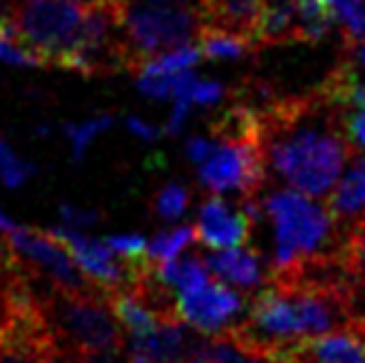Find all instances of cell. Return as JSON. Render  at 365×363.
Listing matches in <instances>:
<instances>
[{
    "label": "cell",
    "mask_w": 365,
    "mask_h": 363,
    "mask_svg": "<svg viewBox=\"0 0 365 363\" xmlns=\"http://www.w3.org/2000/svg\"><path fill=\"white\" fill-rule=\"evenodd\" d=\"M164 3H177V5H194L197 8L199 0H164Z\"/></svg>",
    "instance_id": "cell-37"
},
{
    "label": "cell",
    "mask_w": 365,
    "mask_h": 363,
    "mask_svg": "<svg viewBox=\"0 0 365 363\" xmlns=\"http://www.w3.org/2000/svg\"><path fill=\"white\" fill-rule=\"evenodd\" d=\"M298 40V13H296V0H269L264 10V18L256 30V48H266V45H284Z\"/></svg>",
    "instance_id": "cell-15"
},
{
    "label": "cell",
    "mask_w": 365,
    "mask_h": 363,
    "mask_svg": "<svg viewBox=\"0 0 365 363\" xmlns=\"http://www.w3.org/2000/svg\"><path fill=\"white\" fill-rule=\"evenodd\" d=\"M157 276L162 284H167L174 294H184V291L194 289V286L204 284L209 279V267L204 259L189 257L184 262L169 259V262L157 264Z\"/></svg>",
    "instance_id": "cell-17"
},
{
    "label": "cell",
    "mask_w": 365,
    "mask_h": 363,
    "mask_svg": "<svg viewBox=\"0 0 365 363\" xmlns=\"http://www.w3.org/2000/svg\"><path fill=\"white\" fill-rule=\"evenodd\" d=\"M341 122L353 150L365 152V85L353 95L348 105L341 107Z\"/></svg>",
    "instance_id": "cell-23"
},
{
    "label": "cell",
    "mask_w": 365,
    "mask_h": 363,
    "mask_svg": "<svg viewBox=\"0 0 365 363\" xmlns=\"http://www.w3.org/2000/svg\"><path fill=\"white\" fill-rule=\"evenodd\" d=\"M351 48H356V45H351ZM356 60L361 63V68H363V73H365V43H361L356 48Z\"/></svg>",
    "instance_id": "cell-35"
},
{
    "label": "cell",
    "mask_w": 365,
    "mask_h": 363,
    "mask_svg": "<svg viewBox=\"0 0 365 363\" xmlns=\"http://www.w3.org/2000/svg\"><path fill=\"white\" fill-rule=\"evenodd\" d=\"M35 172H38L35 165L23 162L18 155H15V150L8 145V142L0 140V182H3L5 187H10V189L20 187V184L28 182Z\"/></svg>",
    "instance_id": "cell-24"
},
{
    "label": "cell",
    "mask_w": 365,
    "mask_h": 363,
    "mask_svg": "<svg viewBox=\"0 0 365 363\" xmlns=\"http://www.w3.org/2000/svg\"><path fill=\"white\" fill-rule=\"evenodd\" d=\"M298 13V38L301 43H318L331 33L333 13L321 3V0H296Z\"/></svg>",
    "instance_id": "cell-18"
},
{
    "label": "cell",
    "mask_w": 365,
    "mask_h": 363,
    "mask_svg": "<svg viewBox=\"0 0 365 363\" xmlns=\"http://www.w3.org/2000/svg\"><path fill=\"white\" fill-rule=\"evenodd\" d=\"M13 227H15V222L3 212V209H0V237H5V234L13 232Z\"/></svg>",
    "instance_id": "cell-34"
},
{
    "label": "cell",
    "mask_w": 365,
    "mask_h": 363,
    "mask_svg": "<svg viewBox=\"0 0 365 363\" xmlns=\"http://www.w3.org/2000/svg\"><path fill=\"white\" fill-rule=\"evenodd\" d=\"M18 0H0V20H13Z\"/></svg>",
    "instance_id": "cell-33"
},
{
    "label": "cell",
    "mask_w": 365,
    "mask_h": 363,
    "mask_svg": "<svg viewBox=\"0 0 365 363\" xmlns=\"http://www.w3.org/2000/svg\"><path fill=\"white\" fill-rule=\"evenodd\" d=\"M189 202H192V197H189V189L184 187V184H167V187H162L157 194H154V202H152V209L154 214H157L159 219H164V222H177L179 217H184L189 209Z\"/></svg>",
    "instance_id": "cell-22"
},
{
    "label": "cell",
    "mask_w": 365,
    "mask_h": 363,
    "mask_svg": "<svg viewBox=\"0 0 365 363\" xmlns=\"http://www.w3.org/2000/svg\"><path fill=\"white\" fill-rule=\"evenodd\" d=\"M266 5L269 0H199L197 10L202 25L244 35L254 43Z\"/></svg>",
    "instance_id": "cell-11"
},
{
    "label": "cell",
    "mask_w": 365,
    "mask_h": 363,
    "mask_svg": "<svg viewBox=\"0 0 365 363\" xmlns=\"http://www.w3.org/2000/svg\"><path fill=\"white\" fill-rule=\"evenodd\" d=\"M199 10L194 5L164 3V0H127L122 8V33L137 73L145 60L167 50L189 45L199 33Z\"/></svg>",
    "instance_id": "cell-4"
},
{
    "label": "cell",
    "mask_w": 365,
    "mask_h": 363,
    "mask_svg": "<svg viewBox=\"0 0 365 363\" xmlns=\"http://www.w3.org/2000/svg\"><path fill=\"white\" fill-rule=\"evenodd\" d=\"M326 209L341 232L365 222V157H351L348 170L326 194Z\"/></svg>",
    "instance_id": "cell-10"
},
{
    "label": "cell",
    "mask_w": 365,
    "mask_h": 363,
    "mask_svg": "<svg viewBox=\"0 0 365 363\" xmlns=\"http://www.w3.org/2000/svg\"><path fill=\"white\" fill-rule=\"evenodd\" d=\"M266 175L261 142H217L212 155L199 165V182L212 194L239 192V197H256Z\"/></svg>",
    "instance_id": "cell-6"
},
{
    "label": "cell",
    "mask_w": 365,
    "mask_h": 363,
    "mask_svg": "<svg viewBox=\"0 0 365 363\" xmlns=\"http://www.w3.org/2000/svg\"><path fill=\"white\" fill-rule=\"evenodd\" d=\"M259 202L256 197H239V204H229L221 194H212L199 207V219L194 234L209 249H231L249 242L251 224L259 219Z\"/></svg>",
    "instance_id": "cell-9"
},
{
    "label": "cell",
    "mask_w": 365,
    "mask_h": 363,
    "mask_svg": "<svg viewBox=\"0 0 365 363\" xmlns=\"http://www.w3.org/2000/svg\"><path fill=\"white\" fill-rule=\"evenodd\" d=\"M110 127H112V115H95L82 122H68L63 127V132L68 137L70 147H73V162H82L87 147L100 137V132L110 130Z\"/></svg>",
    "instance_id": "cell-20"
},
{
    "label": "cell",
    "mask_w": 365,
    "mask_h": 363,
    "mask_svg": "<svg viewBox=\"0 0 365 363\" xmlns=\"http://www.w3.org/2000/svg\"><path fill=\"white\" fill-rule=\"evenodd\" d=\"M298 349L311 363H365V336L351 326L306 339Z\"/></svg>",
    "instance_id": "cell-14"
},
{
    "label": "cell",
    "mask_w": 365,
    "mask_h": 363,
    "mask_svg": "<svg viewBox=\"0 0 365 363\" xmlns=\"http://www.w3.org/2000/svg\"><path fill=\"white\" fill-rule=\"evenodd\" d=\"M105 244L125 262H137V259L149 257L147 242L142 234H112V237H107Z\"/></svg>",
    "instance_id": "cell-25"
},
{
    "label": "cell",
    "mask_w": 365,
    "mask_h": 363,
    "mask_svg": "<svg viewBox=\"0 0 365 363\" xmlns=\"http://www.w3.org/2000/svg\"><path fill=\"white\" fill-rule=\"evenodd\" d=\"M85 15L82 0H18L13 28L18 40L45 65L60 68Z\"/></svg>",
    "instance_id": "cell-5"
},
{
    "label": "cell",
    "mask_w": 365,
    "mask_h": 363,
    "mask_svg": "<svg viewBox=\"0 0 365 363\" xmlns=\"http://www.w3.org/2000/svg\"><path fill=\"white\" fill-rule=\"evenodd\" d=\"M244 296L214 276L184 294H177V316L202 336H214L231 329L244 319Z\"/></svg>",
    "instance_id": "cell-7"
},
{
    "label": "cell",
    "mask_w": 365,
    "mask_h": 363,
    "mask_svg": "<svg viewBox=\"0 0 365 363\" xmlns=\"http://www.w3.org/2000/svg\"><path fill=\"white\" fill-rule=\"evenodd\" d=\"M207 267L209 272L217 274V279L241 291L256 289V286H264L269 281L264 257L256 249H246V247L221 249L217 254H209Z\"/></svg>",
    "instance_id": "cell-12"
},
{
    "label": "cell",
    "mask_w": 365,
    "mask_h": 363,
    "mask_svg": "<svg viewBox=\"0 0 365 363\" xmlns=\"http://www.w3.org/2000/svg\"><path fill=\"white\" fill-rule=\"evenodd\" d=\"M199 363H276V356L261 346L241 339L234 329H226L214 336H202L192 359Z\"/></svg>",
    "instance_id": "cell-13"
},
{
    "label": "cell",
    "mask_w": 365,
    "mask_h": 363,
    "mask_svg": "<svg viewBox=\"0 0 365 363\" xmlns=\"http://www.w3.org/2000/svg\"><path fill=\"white\" fill-rule=\"evenodd\" d=\"M199 60H202V50H199L197 45H182V48L167 50V53H159V55H154V58L145 60L135 75L184 73V70H192Z\"/></svg>",
    "instance_id": "cell-19"
},
{
    "label": "cell",
    "mask_w": 365,
    "mask_h": 363,
    "mask_svg": "<svg viewBox=\"0 0 365 363\" xmlns=\"http://www.w3.org/2000/svg\"><path fill=\"white\" fill-rule=\"evenodd\" d=\"M343 38H346L348 48L365 43V0H358L353 13L343 20Z\"/></svg>",
    "instance_id": "cell-26"
},
{
    "label": "cell",
    "mask_w": 365,
    "mask_h": 363,
    "mask_svg": "<svg viewBox=\"0 0 365 363\" xmlns=\"http://www.w3.org/2000/svg\"><path fill=\"white\" fill-rule=\"evenodd\" d=\"M224 92H226L224 85L217 83V80H207V83L194 80L192 88L187 92V100L192 105H214V102H219L224 97Z\"/></svg>",
    "instance_id": "cell-27"
},
{
    "label": "cell",
    "mask_w": 365,
    "mask_h": 363,
    "mask_svg": "<svg viewBox=\"0 0 365 363\" xmlns=\"http://www.w3.org/2000/svg\"><path fill=\"white\" fill-rule=\"evenodd\" d=\"M127 127H130V132H132V135H135V137H140V140H147V142L157 140V137L162 135V130H157V127L147 125L145 120H140V117H135V115H130V117H127Z\"/></svg>",
    "instance_id": "cell-31"
},
{
    "label": "cell",
    "mask_w": 365,
    "mask_h": 363,
    "mask_svg": "<svg viewBox=\"0 0 365 363\" xmlns=\"http://www.w3.org/2000/svg\"><path fill=\"white\" fill-rule=\"evenodd\" d=\"M194 40H197V48L202 50L204 58L212 60H241L249 53H254V50H259L244 35L212 28V25H199V33Z\"/></svg>",
    "instance_id": "cell-16"
},
{
    "label": "cell",
    "mask_w": 365,
    "mask_h": 363,
    "mask_svg": "<svg viewBox=\"0 0 365 363\" xmlns=\"http://www.w3.org/2000/svg\"><path fill=\"white\" fill-rule=\"evenodd\" d=\"M187 363H199V361H187Z\"/></svg>",
    "instance_id": "cell-38"
},
{
    "label": "cell",
    "mask_w": 365,
    "mask_h": 363,
    "mask_svg": "<svg viewBox=\"0 0 365 363\" xmlns=\"http://www.w3.org/2000/svg\"><path fill=\"white\" fill-rule=\"evenodd\" d=\"M264 212L274 224L271 274L289 272L308 259L331 254L341 244V229L333 224L326 204L313 202L296 189H276L266 197Z\"/></svg>",
    "instance_id": "cell-2"
},
{
    "label": "cell",
    "mask_w": 365,
    "mask_h": 363,
    "mask_svg": "<svg viewBox=\"0 0 365 363\" xmlns=\"http://www.w3.org/2000/svg\"><path fill=\"white\" fill-rule=\"evenodd\" d=\"M60 217H63L65 227L70 229H85V227H92V224L97 222V212H92V209H80V207H73V204H65V207H60Z\"/></svg>",
    "instance_id": "cell-28"
},
{
    "label": "cell",
    "mask_w": 365,
    "mask_h": 363,
    "mask_svg": "<svg viewBox=\"0 0 365 363\" xmlns=\"http://www.w3.org/2000/svg\"><path fill=\"white\" fill-rule=\"evenodd\" d=\"M5 239L13 247V252L20 257V262L33 269V272H38L40 276H45L50 284L60 286V289H85V286H92L82 276L80 269H77L75 259L70 257L68 249L50 232L45 234L40 229L18 227L15 224L13 232L5 234Z\"/></svg>",
    "instance_id": "cell-8"
},
{
    "label": "cell",
    "mask_w": 365,
    "mask_h": 363,
    "mask_svg": "<svg viewBox=\"0 0 365 363\" xmlns=\"http://www.w3.org/2000/svg\"><path fill=\"white\" fill-rule=\"evenodd\" d=\"M266 170L291 189L326 197L356 155L341 122V107L321 90L301 97H271L256 107Z\"/></svg>",
    "instance_id": "cell-1"
},
{
    "label": "cell",
    "mask_w": 365,
    "mask_h": 363,
    "mask_svg": "<svg viewBox=\"0 0 365 363\" xmlns=\"http://www.w3.org/2000/svg\"><path fill=\"white\" fill-rule=\"evenodd\" d=\"M214 147H217V142L209 140V137H189L184 150H187V157L194 162V165H202V162L214 152Z\"/></svg>",
    "instance_id": "cell-30"
},
{
    "label": "cell",
    "mask_w": 365,
    "mask_h": 363,
    "mask_svg": "<svg viewBox=\"0 0 365 363\" xmlns=\"http://www.w3.org/2000/svg\"><path fill=\"white\" fill-rule=\"evenodd\" d=\"M189 110H192V102H189L187 97H177V100H174V107H172V117H169V122L162 130L164 135H169V137L179 135L184 122H187V117H189Z\"/></svg>",
    "instance_id": "cell-29"
},
{
    "label": "cell",
    "mask_w": 365,
    "mask_h": 363,
    "mask_svg": "<svg viewBox=\"0 0 365 363\" xmlns=\"http://www.w3.org/2000/svg\"><path fill=\"white\" fill-rule=\"evenodd\" d=\"M323 5H326L328 10L333 13V18L338 20V23H343V20L348 18V15L353 13V8L358 5V0H321Z\"/></svg>",
    "instance_id": "cell-32"
},
{
    "label": "cell",
    "mask_w": 365,
    "mask_h": 363,
    "mask_svg": "<svg viewBox=\"0 0 365 363\" xmlns=\"http://www.w3.org/2000/svg\"><path fill=\"white\" fill-rule=\"evenodd\" d=\"M82 3H107V5H122L127 0H82Z\"/></svg>",
    "instance_id": "cell-36"
},
{
    "label": "cell",
    "mask_w": 365,
    "mask_h": 363,
    "mask_svg": "<svg viewBox=\"0 0 365 363\" xmlns=\"http://www.w3.org/2000/svg\"><path fill=\"white\" fill-rule=\"evenodd\" d=\"M45 316L58 346L68 354L125 344L107 291L97 289L95 284L85 289H60L50 284L45 291Z\"/></svg>",
    "instance_id": "cell-3"
},
{
    "label": "cell",
    "mask_w": 365,
    "mask_h": 363,
    "mask_svg": "<svg viewBox=\"0 0 365 363\" xmlns=\"http://www.w3.org/2000/svg\"><path fill=\"white\" fill-rule=\"evenodd\" d=\"M197 239L194 234V227H177L169 229V232H159L152 242L147 244V254L152 262H169V259H177L189 244Z\"/></svg>",
    "instance_id": "cell-21"
}]
</instances>
